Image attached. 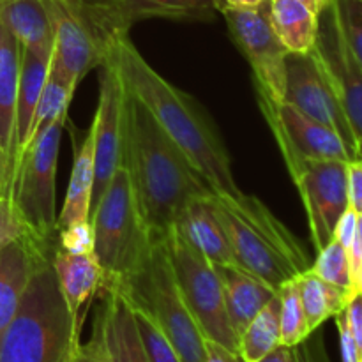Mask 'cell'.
I'll use <instances>...</instances> for the list:
<instances>
[{
  "label": "cell",
  "instance_id": "cell-1",
  "mask_svg": "<svg viewBox=\"0 0 362 362\" xmlns=\"http://www.w3.org/2000/svg\"><path fill=\"white\" fill-rule=\"evenodd\" d=\"M105 57L113 62L127 94L147 108L211 189L243 197V189L233 179L228 151L200 105L166 81L138 52L127 32L106 39Z\"/></svg>",
  "mask_w": 362,
  "mask_h": 362
},
{
  "label": "cell",
  "instance_id": "cell-2",
  "mask_svg": "<svg viewBox=\"0 0 362 362\" xmlns=\"http://www.w3.org/2000/svg\"><path fill=\"white\" fill-rule=\"evenodd\" d=\"M122 165L152 237L165 235L187 202L212 191L147 108L127 92Z\"/></svg>",
  "mask_w": 362,
  "mask_h": 362
},
{
  "label": "cell",
  "instance_id": "cell-3",
  "mask_svg": "<svg viewBox=\"0 0 362 362\" xmlns=\"http://www.w3.org/2000/svg\"><path fill=\"white\" fill-rule=\"evenodd\" d=\"M212 202L237 267L262 279L276 292L283 283L311 267L299 239L257 197L235 198L212 191Z\"/></svg>",
  "mask_w": 362,
  "mask_h": 362
},
{
  "label": "cell",
  "instance_id": "cell-4",
  "mask_svg": "<svg viewBox=\"0 0 362 362\" xmlns=\"http://www.w3.org/2000/svg\"><path fill=\"white\" fill-rule=\"evenodd\" d=\"M80 334L81 320L67 308L49 257L30 276L0 339V362H69Z\"/></svg>",
  "mask_w": 362,
  "mask_h": 362
},
{
  "label": "cell",
  "instance_id": "cell-5",
  "mask_svg": "<svg viewBox=\"0 0 362 362\" xmlns=\"http://www.w3.org/2000/svg\"><path fill=\"white\" fill-rule=\"evenodd\" d=\"M94 253L103 272L101 290H120L145 265L154 237L138 209L126 166L120 165L88 218Z\"/></svg>",
  "mask_w": 362,
  "mask_h": 362
},
{
  "label": "cell",
  "instance_id": "cell-6",
  "mask_svg": "<svg viewBox=\"0 0 362 362\" xmlns=\"http://www.w3.org/2000/svg\"><path fill=\"white\" fill-rule=\"evenodd\" d=\"M119 292L154 318L182 362H205V336L180 296L163 235L154 237L141 271Z\"/></svg>",
  "mask_w": 362,
  "mask_h": 362
},
{
  "label": "cell",
  "instance_id": "cell-7",
  "mask_svg": "<svg viewBox=\"0 0 362 362\" xmlns=\"http://www.w3.org/2000/svg\"><path fill=\"white\" fill-rule=\"evenodd\" d=\"M66 122L67 113L25 148L11 187L9 198L28 235L46 247L57 246L55 175Z\"/></svg>",
  "mask_w": 362,
  "mask_h": 362
},
{
  "label": "cell",
  "instance_id": "cell-8",
  "mask_svg": "<svg viewBox=\"0 0 362 362\" xmlns=\"http://www.w3.org/2000/svg\"><path fill=\"white\" fill-rule=\"evenodd\" d=\"M163 240L180 296L202 334L205 339L237 352V336L230 325L223 285L216 265L194 250L173 225L166 230Z\"/></svg>",
  "mask_w": 362,
  "mask_h": 362
},
{
  "label": "cell",
  "instance_id": "cell-9",
  "mask_svg": "<svg viewBox=\"0 0 362 362\" xmlns=\"http://www.w3.org/2000/svg\"><path fill=\"white\" fill-rule=\"evenodd\" d=\"M221 14L233 45L250 64L257 98L269 103L285 101L288 52L272 28L271 0L253 9L223 11Z\"/></svg>",
  "mask_w": 362,
  "mask_h": 362
},
{
  "label": "cell",
  "instance_id": "cell-10",
  "mask_svg": "<svg viewBox=\"0 0 362 362\" xmlns=\"http://www.w3.org/2000/svg\"><path fill=\"white\" fill-rule=\"evenodd\" d=\"M285 165L299 191L308 216L311 243L320 251L334 237L336 225L345 214L349 204V175L346 161L334 159H306L288 156Z\"/></svg>",
  "mask_w": 362,
  "mask_h": 362
},
{
  "label": "cell",
  "instance_id": "cell-11",
  "mask_svg": "<svg viewBox=\"0 0 362 362\" xmlns=\"http://www.w3.org/2000/svg\"><path fill=\"white\" fill-rule=\"evenodd\" d=\"M311 53L345 110L362 159V67L339 30L332 0L318 14L317 39Z\"/></svg>",
  "mask_w": 362,
  "mask_h": 362
},
{
  "label": "cell",
  "instance_id": "cell-12",
  "mask_svg": "<svg viewBox=\"0 0 362 362\" xmlns=\"http://www.w3.org/2000/svg\"><path fill=\"white\" fill-rule=\"evenodd\" d=\"M99 76V103L92 119L94 127V187L92 209L101 200L124 159V112L126 88L108 57H105Z\"/></svg>",
  "mask_w": 362,
  "mask_h": 362
},
{
  "label": "cell",
  "instance_id": "cell-13",
  "mask_svg": "<svg viewBox=\"0 0 362 362\" xmlns=\"http://www.w3.org/2000/svg\"><path fill=\"white\" fill-rule=\"evenodd\" d=\"M285 101L296 106L310 119L334 129L343 138L346 147L352 151L356 159H361L356 136L345 115V110L311 52L304 55L288 53L286 57Z\"/></svg>",
  "mask_w": 362,
  "mask_h": 362
},
{
  "label": "cell",
  "instance_id": "cell-14",
  "mask_svg": "<svg viewBox=\"0 0 362 362\" xmlns=\"http://www.w3.org/2000/svg\"><path fill=\"white\" fill-rule=\"evenodd\" d=\"M258 105L274 134L283 158L297 156L306 159H334L346 163L356 159L334 129L310 119L290 103H269L258 99Z\"/></svg>",
  "mask_w": 362,
  "mask_h": 362
},
{
  "label": "cell",
  "instance_id": "cell-15",
  "mask_svg": "<svg viewBox=\"0 0 362 362\" xmlns=\"http://www.w3.org/2000/svg\"><path fill=\"white\" fill-rule=\"evenodd\" d=\"M95 35L106 39L129 32L131 25L151 18L177 21H209L214 18V0H80Z\"/></svg>",
  "mask_w": 362,
  "mask_h": 362
},
{
  "label": "cell",
  "instance_id": "cell-16",
  "mask_svg": "<svg viewBox=\"0 0 362 362\" xmlns=\"http://www.w3.org/2000/svg\"><path fill=\"white\" fill-rule=\"evenodd\" d=\"M53 27V62L74 83H80L105 60V46L95 35L80 0H42Z\"/></svg>",
  "mask_w": 362,
  "mask_h": 362
},
{
  "label": "cell",
  "instance_id": "cell-17",
  "mask_svg": "<svg viewBox=\"0 0 362 362\" xmlns=\"http://www.w3.org/2000/svg\"><path fill=\"white\" fill-rule=\"evenodd\" d=\"M55 247H46L30 235H23L0 250V339L20 308L30 276L52 257Z\"/></svg>",
  "mask_w": 362,
  "mask_h": 362
},
{
  "label": "cell",
  "instance_id": "cell-18",
  "mask_svg": "<svg viewBox=\"0 0 362 362\" xmlns=\"http://www.w3.org/2000/svg\"><path fill=\"white\" fill-rule=\"evenodd\" d=\"M21 45L0 20V191L9 197L13 170V127L20 81Z\"/></svg>",
  "mask_w": 362,
  "mask_h": 362
},
{
  "label": "cell",
  "instance_id": "cell-19",
  "mask_svg": "<svg viewBox=\"0 0 362 362\" xmlns=\"http://www.w3.org/2000/svg\"><path fill=\"white\" fill-rule=\"evenodd\" d=\"M173 226L194 250L200 251L214 265H237L228 237L212 202V191L187 202Z\"/></svg>",
  "mask_w": 362,
  "mask_h": 362
},
{
  "label": "cell",
  "instance_id": "cell-20",
  "mask_svg": "<svg viewBox=\"0 0 362 362\" xmlns=\"http://www.w3.org/2000/svg\"><path fill=\"white\" fill-rule=\"evenodd\" d=\"M99 320L110 362H151L141 345L131 304L119 290H103Z\"/></svg>",
  "mask_w": 362,
  "mask_h": 362
},
{
  "label": "cell",
  "instance_id": "cell-21",
  "mask_svg": "<svg viewBox=\"0 0 362 362\" xmlns=\"http://www.w3.org/2000/svg\"><path fill=\"white\" fill-rule=\"evenodd\" d=\"M49 62H52V59H41V57L34 55V53L28 52V49L21 48L20 81H18L16 108H14L13 154H11L13 180L18 168V163H20L21 154H23L25 145H27L28 134H30L35 108H37V103L39 98H41L42 87H45L46 76H48ZM13 180H11V187H13Z\"/></svg>",
  "mask_w": 362,
  "mask_h": 362
},
{
  "label": "cell",
  "instance_id": "cell-22",
  "mask_svg": "<svg viewBox=\"0 0 362 362\" xmlns=\"http://www.w3.org/2000/svg\"><path fill=\"white\" fill-rule=\"evenodd\" d=\"M216 271L221 279L230 325L239 338L262 308L276 296V290L237 265H216Z\"/></svg>",
  "mask_w": 362,
  "mask_h": 362
},
{
  "label": "cell",
  "instance_id": "cell-23",
  "mask_svg": "<svg viewBox=\"0 0 362 362\" xmlns=\"http://www.w3.org/2000/svg\"><path fill=\"white\" fill-rule=\"evenodd\" d=\"M0 20L21 48L41 59L53 55V27L42 0H0Z\"/></svg>",
  "mask_w": 362,
  "mask_h": 362
},
{
  "label": "cell",
  "instance_id": "cell-24",
  "mask_svg": "<svg viewBox=\"0 0 362 362\" xmlns=\"http://www.w3.org/2000/svg\"><path fill=\"white\" fill-rule=\"evenodd\" d=\"M52 265L67 308L81 320V308L101 290L103 283V272L94 253H71L57 246L52 253Z\"/></svg>",
  "mask_w": 362,
  "mask_h": 362
},
{
  "label": "cell",
  "instance_id": "cell-25",
  "mask_svg": "<svg viewBox=\"0 0 362 362\" xmlns=\"http://www.w3.org/2000/svg\"><path fill=\"white\" fill-rule=\"evenodd\" d=\"M74 159L71 170L69 186L66 191L60 214L57 216V233L59 230L78 221L90 218L92 187H94V127L81 131V138L73 136Z\"/></svg>",
  "mask_w": 362,
  "mask_h": 362
},
{
  "label": "cell",
  "instance_id": "cell-26",
  "mask_svg": "<svg viewBox=\"0 0 362 362\" xmlns=\"http://www.w3.org/2000/svg\"><path fill=\"white\" fill-rule=\"evenodd\" d=\"M271 21L288 53H310L318 30V14L299 0H271Z\"/></svg>",
  "mask_w": 362,
  "mask_h": 362
},
{
  "label": "cell",
  "instance_id": "cell-27",
  "mask_svg": "<svg viewBox=\"0 0 362 362\" xmlns=\"http://www.w3.org/2000/svg\"><path fill=\"white\" fill-rule=\"evenodd\" d=\"M296 283L311 332L320 329L329 318H334L336 315L341 313L354 297L350 290L324 281L313 274L311 269H306L296 276Z\"/></svg>",
  "mask_w": 362,
  "mask_h": 362
},
{
  "label": "cell",
  "instance_id": "cell-28",
  "mask_svg": "<svg viewBox=\"0 0 362 362\" xmlns=\"http://www.w3.org/2000/svg\"><path fill=\"white\" fill-rule=\"evenodd\" d=\"M76 87L78 85L74 83L73 80H69V78H67L66 74L57 67V64L53 62L52 59V62H49L48 76H46L45 87H42L41 98H39V103H37V108H35L30 134H28V140H27V145H25V148H27L32 141L41 138L42 133H45V131L48 129V127L59 119V117L66 115Z\"/></svg>",
  "mask_w": 362,
  "mask_h": 362
},
{
  "label": "cell",
  "instance_id": "cell-29",
  "mask_svg": "<svg viewBox=\"0 0 362 362\" xmlns=\"http://www.w3.org/2000/svg\"><path fill=\"white\" fill-rule=\"evenodd\" d=\"M281 345L279 332V297L276 296L262 308L237 338V354L244 362H258Z\"/></svg>",
  "mask_w": 362,
  "mask_h": 362
},
{
  "label": "cell",
  "instance_id": "cell-30",
  "mask_svg": "<svg viewBox=\"0 0 362 362\" xmlns=\"http://www.w3.org/2000/svg\"><path fill=\"white\" fill-rule=\"evenodd\" d=\"M279 297V332H281V345L293 346L300 345L311 334L300 304L299 290H297L296 278L283 283L278 288Z\"/></svg>",
  "mask_w": 362,
  "mask_h": 362
},
{
  "label": "cell",
  "instance_id": "cell-31",
  "mask_svg": "<svg viewBox=\"0 0 362 362\" xmlns=\"http://www.w3.org/2000/svg\"><path fill=\"white\" fill-rule=\"evenodd\" d=\"M131 310H133L134 324H136L141 345H144L145 354L151 362H182L175 346L166 338V334L156 324L154 318L136 304H131Z\"/></svg>",
  "mask_w": 362,
  "mask_h": 362
},
{
  "label": "cell",
  "instance_id": "cell-32",
  "mask_svg": "<svg viewBox=\"0 0 362 362\" xmlns=\"http://www.w3.org/2000/svg\"><path fill=\"white\" fill-rule=\"evenodd\" d=\"M311 272L331 285L341 286L352 292V272H350L349 251L336 239L325 244L317 253V260L311 264ZM354 296V293H352Z\"/></svg>",
  "mask_w": 362,
  "mask_h": 362
},
{
  "label": "cell",
  "instance_id": "cell-33",
  "mask_svg": "<svg viewBox=\"0 0 362 362\" xmlns=\"http://www.w3.org/2000/svg\"><path fill=\"white\" fill-rule=\"evenodd\" d=\"M339 30L350 52L362 67V2L361 0H332Z\"/></svg>",
  "mask_w": 362,
  "mask_h": 362
},
{
  "label": "cell",
  "instance_id": "cell-34",
  "mask_svg": "<svg viewBox=\"0 0 362 362\" xmlns=\"http://www.w3.org/2000/svg\"><path fill=\"white\" fill-rule=\"evenodd\" d=\"M57 246L71 253H92L94 250V233L90 221H78L57 233Z\"/></svg>",
  "mask_w": 362,
  "mask_h": 362
},
{
  "label": "cell",
  "instance_id": "cell-35",
  "mask_svg": "<svg viewBox=\"0 0 362 362\" xmlns=\"http://www.w3.org/2000/svg\"><path fill=\"white\" fill-rule=\"evenodd\" d=\"M23 235H28V232L21 223L13 202L9 197L0 194V250Z\"/></svg>",
  "mask_w": 362,
  "mask_h": 362
},
{
  "label": "cell",
  "instance_id": "cell-36",
  "mask_svg": "<svg viewBox=\"0 0 362 362\" xmlns=\"http://www.w3.org/2000/svg\"><path fill=\"white\" fill-rule=\"evenodd\" d=\"M74 362H110L99 320L95 318L87 341H80L74 352Z\"/></svg>",
  "mask_w": 362,
  "mask_h": 362
},
{
  "label": "cell",
  "instance_id": "cell-37",
  "mask_svg": "<svg viewBox=\"0 0 362 362\" xmlns=\"http://www.w3.org/2000/svg\"><path fill=\"white\" fill-rule=\"evenodd\" d=\"M293 349H296V362H331L324 345V336L318 329Z\"/></svg>",
  "mask_w": 362,
  "mask_h": 362
},
{
  "label": "cell",
  "instance_id": "cell-38",
  "mask_svg": "<svg viewBox=\"0 0 362 362\" xmlns=\"http://www.w3.org/2000/svg\"><path fill=\"white\" fill-rule=\"evenodd\" d=\"M336 327L339 334V350H341V362H362L359 356V349L356 345L352 332H350L349 322H346L345 310L334 317Z\"/></svg>",
  "mask_w": 362,
  "mask_h": 362
},
{
  "label": "cell",
  "instance_id": "cell-39",
  "mask_svg": "<svg viewBox=\"0 0 362 362\" xmlns=\"http://www.w3.org/2000/svg\"><path fill=\"white\" fill-rule=\"evenodd\" d=\"M349 175V204L357 214H362V159H354L346 166Z\"/></svg>",
  "mask_w": 362,
  "mask_h": 362
},
{
  "label": "cell",
  "instance_id": "cell-40",
  "mask_svg": "<svg viewBox=\"0 0 362 362\" xmlns=\"http://www.w3.org/2000/svg\"><path fill=\"white\" fill-rule=\"evenodd\" d=\"M357 230V212L352 207H349L345 211V214L339 218L338 225H336L334 237L332 239L338 240L343 247L350 253V247H352L354 237H356Z\"/></svg>",
  "mask_w": 362,
  "mask_h": 362
},
{
  "label": "cell",
  "instance_id": "cell-41",
  "mask_svg": "<svg viewBox=\"0 0 362 362\" xmlns=\"http://www.w3.org/2000/svg\"><path fill=\"white\" fill-rule=\"evenodd\" d=\"M345 315L362 359V293H357L350 299V303L345 308Z\"/></svg>",
  "mask_w": 362,
  "mask_h": 362
},
{
  "label": "cell",
  "instance_id": "cell-42",
  "mask_svg": "<svg viewBox=\"0 0 362 362\" xmlns=\"http://www.w3.org/2000/svg\"><path fill=\"white\" fill-rule=\"evenodd\" d=\"M205 362H244L239 354L228 350L219 343L205 339Z\"/></svg>",
  "mask_w": 362,
  "mask_h": 362
},
{
  "label": "cell",
  "instance_id": "cell-43",
  "mask_svg": "<svg viewBox=\"0 0 362 362\" xmlns=\"http://www.w3.org/2000/svg\"><path fill=\"white\" fill-rule=\"evenodd\" d=\"M350 272H352V281L362 271V216L357 214V230L354 237L352 247H350Z\"/></svg>",
  "mask_w": 362,
  "mask_h": 362
},
{
  "label": "cell",
  "instance_id": "cell-44",
  "mask_svg": "<svg viewBox=\"0 0 362 362\" xmlns=\"http://www.w3.org/2000/svg\"><path fill=\"white\" fill-rule=\"evenodd\" d=\"M265 0H214L216 11H233V9H253L264 4Z\"/></svg>",
  "mask_w": 362,
  "mask_h": 362
},
{
  "label": "cell",
  "instance_id": "cell-45",
  "mask_svg": "<svg viewBox=\"0 0 362 362\" xmlns=\"http://www.w3.org/2000/svg\"><path fill=\"white\" fill-rule=\"evenodd\" d=\"M258 362H296V349L279 345L278 349L272 350L269 356H265L264 359Z\"/></svg>",
  "mask_w": 362,
  "mask_h": 362
},
{
  "label": "cell",
  "instance_id": "cell-46",
  "mask_svg": "<svg viewBox=\"0 0 362 362\" xmlns=\"http://www.w3.org/2000/svg\"><path fill=\"white\" fill-rule=\"evenodd\" d=\"M299 2L304 4L306 7H310L313 13L320 14V11L325 9V7L329 6V2H331V0H299Z\"/></svg>",
  "mask_w": 362,
  "mask_h": 362
},
{
  "label": "cell",
  "instance_id": "cell-47",
  "mask_svg": "<svg viewBox=\"0 0 362 362\" xmlns=\"http://www.w3.org/2000/svg\"><path fill=\"white\" fill-rule=\"evenodd\" d=\"M352 293L354 296L362 293V271L359 272V276H357V278L352 281Z\"/></svg>",
  "mask_w": 362,
  "mask_h": 362
},
{
  "label": "cell",
  "instance_id": "cell-48",
  "mask_svg": "<svg viewBox=\"0 0 362 362\" xmlns=\"http://www.w3.org/2000/svg\"><path fill=\"white\" fill-rule=\"evenodd\" d=\"M74 352H76V350H74ZM69 362H74V356H73V359H71Z\"/></svg>",
  "mask_w": 362,
  "mask_h": 362
},
{
  "label": "cell",
  "instance_id": "cell-49",
  "mask_svg": "<svg viewBox=\"0 0 362 362\" xmlns=\"http://www.w3.org/2000/svg\"><path fill=\"white\" fill-rule=\"evenodd\" d=\"M0 194H2V191H0Z\"/></svg>",
  "mask_w": 362,
  "mask_h": 362
},
{
  "label": "cell",
  "instance_id": "cell-50",
  "mask_svg": "<svg viewBox=\"0 0 362 362\" xmlns=\"http://www.w3.org/2000/svg\"><path fill=\"white\" fill-rule=\"evenodd\" d=\"M361 2H362V0H361Z\"/></svg>",
  "mask_w": 362,
  "mask_h": 362
}]
</instances>
